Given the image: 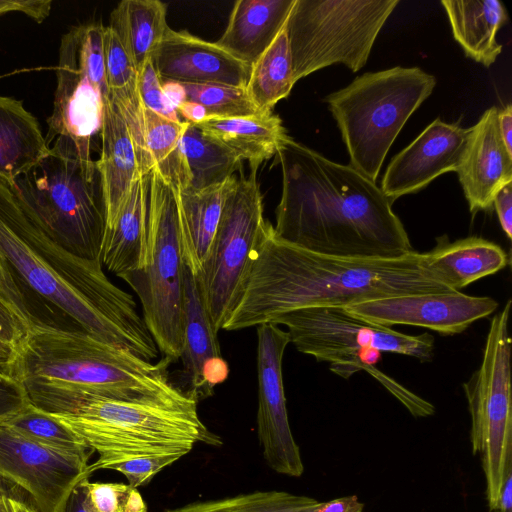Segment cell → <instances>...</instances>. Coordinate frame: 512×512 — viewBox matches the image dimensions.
<instances>
[{
	"mask_svg": "<svg viewBox=\"0 0 512 512\" xmlns=\"http://www.w3.org/2000/svg\"><path fill=\"white\" fill-rule=\"evenodd\" d=\"M176 113L178 116H182L185 122L191 124H198L209 116L206 109L201 104L190 100H185L180 104L176 109Z\"/></svg>",
	"mask_w": 512,
	"mask_h": 512,
	"instance_id": "obj_46",
	"label": "cell"
},
{
	"mask_svg": "<svg viewBox=\"0 0 512 512\" xmlns=\"http://www.w3.org/2000/svg\"><path fill=\"white\" fill-rule=\"evenodd\" d=\"M10 503L12 512H38L26 502L16 499L15 497L10 496Z\"/></svg>",
	"mask_w": 512,
	"mask_h": 512,
	"instance_id": "obj_52",
	"label": "cell"
},
{
	"mask_svg": "<svg viewBox=\"0 0 512 512\" xmlns=\"http://www.w3.org/2000/svg\"><path fill=\"white\" fill-rule=\"evenodd\" d=\"M181 147L190 174L188 189L202 190L234 176L242 159L231 150L188 123L181 138Z\"/></svg>",
	"mask_w": 512,
	"mask_h": 512,
	"instance_id": "obj_33",
	"label": "cell"
},
{
	"mask_svg": "<svg viewBox=\"0 0 512 512\" xmlns=\"http://www.w3.org/2000/svg\"><path fill=\"white\" fill-rule=\"evenodd\" d=\"M138 82L144 108L150 109L169 120L181 121L164 96L162 81L154 67L152 58L138 71Z\"/></svg>",
	"mask_w": 512,
	"mask_h": 512,
	"instance_id": "obj_38",
	"label": "cell"
},
{
	"mask_svg": "<svg viewBox=\"0 0 512 512\" xmlns=\"http://www.w3.org/2000/svg\"><path fill=\"white\" fill-rule=\"evenodd\" d=\"M282 173L275 235L330 256L396 258L413 251L381 188L288 137L275 154Z\"/></svg>",
	"mask_w": 512,
	"mask_h": 512,
	"instance_id": "obj_2",
	"label": "cell"
},
{
	"mask_svg": "<svg viewBox=\"0 0 512 512\" xmlns=\"http://www.w3.org/2000/svg\"><path fill=\"white\" fill-rule=\"evenodd\" d=\"M470 131L471 127L433 121L392 158L381 182L384 195L393 203L420 191L446 172H457Z\"/></svg>",
	"mask_w": 512,
	"mask_h": 512,
	"instance_id": "obj_17",
	"label": "cell"
},
{
	"mask_svg": "<svg viewBox=\"0 0 512 512\" xmlns=\"http://www.w3.org/2000/svg\"><path fill=\"white\" fill-rule=\"evenodd\" d=\"M237 177L202 190L174 191L185 265L197 275L215 235L225 199Z\"/></svg>",
	"mask_w": 512,
	"mask_h": 512,
	"instance_id": "obj_25",
	"label": "cell"
},
{
	"mask_svg": "<svg viewBox=\"0 0 512 512\" xmlns=\"http://www.w3.org/2000/svg\"><path fill=\"white\" fill-rule=\"evenodd\" d=\"M257 338V433L262 454L276 473L300 477L304 464L290 428L282 376L290 337L279 325L266 322L257 326Z\"/></svg>",
	"mask_w": 512,
	"mask_h": 512,
	"instance_id": "obj_15",
	"label": "cell"
},
{
	"mask_svg": "<svg viewBox=\"0 0 512 512\" xmlns=\"http://www.w3.org/2000/svg\"><path fill=\"white\" fill-rule=\"evenodd\" d=\"M319 503L312 497L270 490L197 501L163 512H315Z\"/></svg>",
	"mask_w": 512,
	"mask_h": 512,
	"instance_id": "obj_34",
	"label": "cell"
},
{
	"mask_svg": "<svg viewBox=\"0 0 512 512\" xmlns=\"http://www.w3.org/2000/svg\"><path fill=\"white\" fill-rule=\"evenodd\" d=\"M51 6V0H0V16L18 12L41 23L50 15Z\"/></svg>",
	"mask_w": 512,
	"mask_h": 512,
	"instance_id": "obj_42",
	"label": "cell"
},
{
	"mask_svg": "<svg viewBox=\"0 0 512 512\" xmlns=\"http://www.w3.org/2000/svg\"><path fill=\"white\" fill-rule=\"evenodd\" d=\"M270 322L284 325L290 343L319 362L330 363V370L348 378L365 370L381 383L416 418L433 415L435 407L394 379L378 370L380 352L431 361L435 342L430 333L408 335L350 313L344 306L299 308L274 317Z\"/></svg>",
	"mask_w": 512,
	"mask_h": 512,
	"instance_id": "obj_7",
	"label": "cell"
},
{
	"mask_svg": "<svg viewBox=\"0 0 512 512\" xmlns=\"http://www.w3.org/2000/svg\"><path fill=\"white\" fill-rule=\"evenodd\" d=\"M194 125L248 161L250 168L257 169L263 161L275 156L289 137L281 118L272 112L238 117L208 116Z\"/></svg>",
	"mask_w": 512,
	"mask_h": 512,
	"instance_id": "obj_26",
	"label": "cell"
},
{
	"mask_svg": "<svg viewBox=\"0 0 512 512\" xmlns=\"http://www.w3.org/2000/svg\"><path fill=\"white\" fill-rule=\"evenodd\" d=\"M101 152L96 160L106 206V227L111 226L134 181L142 175L131 132L116 105L105 102L100 130Z\"/></svg>",
	"mask_w": 512,
	"mask_h": 512,
	"instance_id": "obj_21",
	"label": "cell"
},
{
	"mask_svg": "<svg viewBox=\"0 0 512 512\" xmlns=\"http://www.w3.org/2000/svg\"><path fill=\"white\" fill-rule=\"evenodd\" d=\"M148 179L147 248L139 269L119 276L137 294L144 322L158 350L171 362L183 348V272L174 190L152 168Z\"/></svg>",
	"mask_w": 512,
	"mask_h": 512,
	"instance_id": "obj_9",
	"label": "cell"
},
{
	"mask_svg": "<svg viewBox=\"0 0 512 512\" xmlns=\"http://www.w3.org/2000/svg\"><path fill=\"white\" fill-rule=\"evenodd\" d=\"M0 298L22 319L15 296L7 282L6 273L0 260ZM23 320V319H22ZM24 321V320H23ZM25 323V322H24ZM26 324V323H25ZM28 327V326H27Z\"/></svg>",
	"mask_w": 512,
	"mask_h": 512,
	"instance_id": "obj_49",
	"label": "cell"
},
{
	"mask_svg": "<svg viewBox=\"0 0 512 512\" xmlns=\"http://www.w3.org/2000/svg\"><path fill=\"white\" fill-rule=\"evenodd\" d=\"M28 332L24 321L0 298V344L15 351Z\"/></svg>",
	"mask_w": 512,
	"mask_h": 512,
	"instance_id": "obj_41",
	"label": "cell"
},
{
	"mask_svg": "<svg viewBox=\"0 0 512 512\" xmlns=\"http://www.w3.org/2000/svg\"><path fill=\"white\" fill-rule=\"evenodd\" d=\"M104 59L109 99L123 116L134 140L142 174L153 168L145 144L143 104L139 92L138 71L116 33L105 26Z\"/></svg>",
	"mask_w": 512,
	"mask_h": 512,
	"instance_id": "obj_29",
	"label": "cell"
},
{
	"mask_svg": "<svg viewBox=\"0 0 512 512\" xmlns=\"http://www.w3.org/2000/svg\"><path fill=\"white\" fill-rule=\"evenodd\" d=\"M14 355L15 351L12 348L0 344V369L9 373V369L14 360Z\"/></svg>",
	"mask_w": 512,
	"mask_h": 512,
	"instance_id": "obj_51",
	"label": "cell"
},
{
	"mask_svg": "<svg viewBox=\"0 0 512 512\" xmlns=\"http://www.w3.org/2000/svg\"><path fill=\"white\" fill-rule=\"evenodd\" d=\"M168 358L158 363L86 333L30 330L9 373L31 404L53 415L74 411L94 397L164 403L191 398L169 379Z\"/></svg>",
	"mask_w": 512,
	"mask_h": 512,
	"instance_id": "obj_4",
	"label": "cell"
},
{
	"mask_svg": "<svg viewBox=\"0 0 512 512\" xmlns=\"http://www.w3.org/2000/svg\"><path fill=\"white\" fill-rule=\"evenodd\" d=\"M166 4L158 0H123L112 11L116 33L137 71L152 58L169 26Z\"/></svg>",
	"mask_w": 512,
	"mask_h": 512,
	"instance_id": "obj_30",
	"label": "cell"
},
{
	"mask_svg": "<svg viewBox=\"0 0 512 512\" xmlns=\"http://www.w3.org/2000/svg\"><path fill=\"white\" fill-rule=\"evenodd\" d=\"M147 173L134 181L116 220L105 230L101 263L118 277L141 268L145 262L148 219Z\"/></svg>",
	"mask_w": 512,
	"mask_h": 512,
	"instance_id": "obj_24",
	"label": "cell"
},
{
	"mask_svg": "<svg viewBox=\"0 0 512 512\" xmlns=\"http://www.w3.org/2000/svg\"><path fill=\"white\" fill-rule=\"evenodd\" d=\"M511 300L490 320L481 364L463 384L471 417L474 454H482L486 498L498 500L507 458L512 455Z\"/></svg>",
	"mask_w": 512,
	"mask_h": 512,
	"instance_id": "obj_11",
	"label": "cell"
},
{
	"mask_svg": "<svg viewBox=\"0 0 512 512\" xmlns=\"http://www.w3.org/2000/svg\"><path fill=\"white\" fill-rule=\"evenodd\" d=\"M84 505L88 512H147L137 488L124 483L83 480Z\"/></svg>",
	"mask_w": 512,
	"mask_h": 512,
	"instance_id": "obj_37",
	"label": "cell"
},
{
	"mask_svg": "<svg viewBox=\"0 0 512 512\" xmlns=\"http://www.w3.org/2000/svg\"><path fill=\"white\" fill-rule=\"evenodd\" d=\"M49 150L37 118L23 102L0 95V181L11 183Z\"/></svg>",
	"mask_w": 512,
	"mask_h": 512,
	"instance_id": "obj_27",
	"label": "cell"
},
{
	"mask_svg": "<svg viewBox=\"0 0 512 512\" xmlns=\"http://www.w3.org/2000/svg\"><path fill=\"white\" fill-rule=\"evenodd\" d=\"M496 107L487 109L471 127L457 170L470 212L490 210L497 191L512 182V154L501 137Z\"/></svg>",
	"mask_w": 512,
	"mask_h": 512,
	"instance_id": "obj_20",
	"label": "cell"
},
{
	"mask_svg": "<svg viewBox=\"0 0 512 512\" xmlns=\"http://www.w3.org/2000/svg\"><path fill=\"white\" fill-rule=\"evenodd\" d=\"M29 400L20 382L0 369V422L18 412Z\"/></svg>",
	"mask_w": 512,
	"mask_h": 512,
	"instance_id": "obj_40",
	"label": "cell"
},
{
	"mask_svg": "<svg viewBox=\"0 0 512 512\" xmlns=\"http://www.w3.org/2000/svg\"><path fill=\"white\" fill-rule=\"evenodd\" d=\"M498 125L506 149L512 154V106L508 104L498 111Z\"/></svg>",
	"mask_w": 512,
	"mask_h": 512,
	"instance_id": "obj_47",
	"label": "cell"
},
{
	"mask_svg": "<svg viewBox=\"0 0 512 512\" xmlns=\"http://www.w3.org/2000/svg\"><path fill=\"white\" fill-rule=\"evenodd\" d=\"M257 168L237 177L228 193L208 253L196 275L207 313L218 333L236 307L267 220Z\"/></svg>",
	"mask_w": 512,
	"mask_h": 512,
	"instance_id": "obj_12",
	"label": "cell"
},
{
	"mask_svg": "<svg viewBox=\"0 0 512 512\" xmlns=\"http://www.w3.org/2000/svg\"><path fill=\"white\" fill-rule=\"evenodd\" d=\"M0 512H12L10 496L0 488Z\"/></svg>",
	"mask_w": 512,
	"mask_h": 512,
	"instance_id": "obj_53",
	"label": "cell"
},
{
	"mask_svg": "<svg viewBox=\"0 0 512 512\" xmlns=\"http://www.w3.org/2000/svg\"><path fill=\"white\" fill-rule=\"evenodd\" d=\"M506 237H512V182L502 186L494 196L493 204Z\"/></svg>",
	"mask_w": 512,
	"mask_h": 512,
	"instance_id": "obj_43",
	"label": "cell"
},
{
	"mask_svg": "<svg viewBox=\"0 0 512 512\" xmlns=\"http://www.w3.org/2000/svg\"><path fill=\"white\" fill-rule=\"evenodd\" d=\"M162 89L168 104L176 111L180 104L186 99V92L183 85L179 82H162Z\"/></svg>",
	"mask_w": 512,
	"mask_h": 512,
	"instance_id": "obj_48",
	"label": "cell"
},
{
	"mask_svg": "<svg viewBox=\"0 0 512 512\" xmlns=\"http://www.w3.org/2000/svg\"><path fill=\"white\" fill-rule=\"evenodd\" d=\"M152 61L162 82L216 83L246 88L251 71V66L233 57L216 42L170 27Z\"/></svg>",
	"mask_w": 512,
	"mask_h": 512,
	"instance_id": "obj_18",
	"label": "cell"
},
{
	"mask_svg": "<svg viewBox=\"0 0 512 512\" xmlns=\"http://www.w3.org/2000/svg\"><path fill=\"white\" fill-rule=\"evenodd\" d=\"M490 512H512V455L507 458L499 497Z\"/></svg>",
	"mask_w": 512,
	"mask_h": 512,
	"instance_id": "obj_44",
	"label": "cell"
},
{
	"mask_svg": "<svg viewBox=\"0 0 512 512\" xmlns=\"http://www.w3.org/2000/svg\"><path fill=\"white\" fill-rule=\"evenodd\" d=\"M53 416L98 454L89 465L91 474L135 458H182L198 443L221 444L200 419L194 399L164 403L94 397L69 414Z\"/></svg>",
	"mask_w": 512,
	"mask_h": 512,
	"instance_id": "obj_6",
	"label": "cell"
},
{
	"mask_svg": "<svg viewBox=\"0 0 512 512\" xmlns=\"http://www.w3.org/2000/svg\"><path fill=\"white\" fill-rule=\"evenodd\" d=\"M179 459L174 455L141 457L114 464L109 469L123 474L131 487L138 488Z\"/></svg>",
	"mask_w": 512,
	"mask_h": 512,
	"instance_id": "obj_39",
	"label": "cell"
},
{
	"mask_svg": "<svg viewBox=\"0 0 512 512\" xmlns=\"http://www.w3.org/2000/svg\"><path fill=\"white\" fill-rule=\"evenodd\" d=\"M104 29L102 24L91 23L73 27L62 36L53 110L47 119L49 147L57 137L66 136L86 159H92V140L100 133L109 99Z\"/></svg>",
	"mask_w": 512,
	"mask_h": 512,
	"instance_id": "obj_13",
	"label": "cell"
},
{
	"mask_svg": "<svg viewBox=\"0 0 512 512\" xmlns=\"http://www.w3.org/2000/svg\"><path fill=\"white\" fill-rule=\"evenodd\" d=\"M144 137L153 168L174 191L189 188L190 174L181 147L185 121H172L144 108Z\"/></svg>",
	"mask_w": 512,
	"mask_h": 512,
	"instance_id": "obj_32",
	"label": "cell"
},
{
	"mask_svg": "<svg viewBox=\"0 0 512 512\" xmlns=\"http://www.w3.org/2000/svg\"><path fill=\"white\" fill-rule=\"evenodd\" d=\"M89 457L56 450L0 423V480L25 492L38 512H65L73 490L91 476Z\"/></svg>",
	"mask_w": 512,
	"mask_h": 512,
	"instance_id": "obj_14",
	"label": "cell"
},
{
	"mask_svg": "<svg viewBox=\"0 0 512 512\" xmlns=\"http://www.w3.org/2000/svg\"><path fill=\"white\" fill-rule=\"evenodd\" d=\"M82 482L73 490L65 512H88L84 505V487Z\"/></svg>",
	"mask_w": 512,
	"mask_h": 512,
	"instance_id": "obj_50",
	"label": "cell"
},
{
	"mask_svg": "<svg viewBox=\"0 0 512 512\" xmlns=\"http://www.w3.org/2000/svg\"><path fill=\"white\" fill-rule=\"evenodd\" d=\"M295 0H238L217 40L225 51L252 66L284 27Z\"/></svg>",
	"mask_w": 512,
	"mask_h": 512,
	"instance_id": "obj_23",
	"label": "cell"
},
{
	"mask_svg": "<svg viewBox=\"0 0 512 512\" xmlns=\"http://www.w3.org/2000/svg\"><path fill=\"white\" fill-rule=\"evenodd\" d=\"M183 348L180 359L189 389L197 403L213 394L229 374L221 356L217 333L207 313L196 275L185 265L183 272Z\"/></svg>",
	"mask_w": 512,
	"mask_h": 512,
	"instance_id": "obj_19",
	"label": "cell"
},
{
	"mask_svg": "<svg viewBox=\"0 0 512 512\" xmlns=\"http://www.w3.org/2000/svg\"><path fill=\"white\" fill-rule=\"evenodd\" d=\"M19 434L50 448L91 457L94 450L53 415L30 402L15 414L0 422Z\"/></svg>",
	"mask_w": 512,
	"mask_h": 512,
	"instance_id": "obj_35",
	"label": "cell"
},
{
	"mask_svg": "<svg viewBox=\"0 0 512 512\" xmlns=\"http://www.w3.org/2000/svg\"><path fill=\"white\" fill-rule=\"evenodd\" d=\"M422 257L415 250L396 258L319 254L281 240L267 221L241 297L222 329L258 326L299 308L450 290L425 270Z\"/></svg>",
	"mask_w": 512,
	"mask_h": 512,
	"instance_id": "obj_3",
	"label": "cell"
},
{
	"mask_svg": "<svg viewBox=\"0 0 512 512\" xmlns=\"http://www.w3.org/2000/svg\"><path fill=\"white\" fill-rule=\"evenodd\" d=\"M435 85V77L419 67L396 66L364 73L327 95L349 165L376 183L394 140Z\"/></svg>",
	"mask_w": 512,
	"mask_h": 512,
	"instance_id": "obj_8",
	"label": "cell"
},
{
	"mask_svg": "<svg viewBox=\"0 0 512 512\" xmlns=\"http://www.w3.org/2000/svg\"><path fill=\"white\" fill-rule=\"evenodd\" d=\"M0 260L29 331L86 333L148 361L158 356L132 295L101 264L60 247L2 181Z\"/></svg>",
	"mask_w": 512,
	"mask_h": 512,
	"instance_id": "obj_1",
	"label": "cell"
},
{
	"mask_svg": "<svg viewBox=\"0 0 512 512\" xmlns=\"http://www.w3.org/2000/svg\"><path fill=\"white\" fill-rule=\"evenodd\" d=\"M20 205L68 253L101 264L106 206L96 160L72 139L57 137L49 153L7 184Z\"/></svg>",
	"mask_w": 512,
	"mask_h": 512,
	"instance_id": "obj_5",
	"label": "cell"
},
{
	"mask_svg": "<svg viewBox=\"0 0 512 512\" xmlns=\"http://www.w3.org/2000/svg\"><path fill=\"white\" fill-rule=\"evenodd\" d=\"M286 24V23H285ZM293 66L286 26L251 66L246 90L261 113H270L288 97L294 84Z\"/></svg>",
	"mask_w": 512,
	"mask_h": 512,
	"instance_id": "obj_31",
	"label": "cell"
},
{
	"mask_svg": "<svg viewBox=\"0 0 512 512\" xmlns=\"http://www.w3.org/2000/svg\"><path fill=\"white\" fill-rule=\"evenodd\" d=\"M455 40L467 57L489 67L502 51L496 40L508 14L498 0H442Z\"/></svg>",
	"mask_w": 512,
	"mask_h": 512,
	"instance_id": "obj_28",
	"label": "cell"
},
{
	"mask_svg": "<svg viewBox=\"0 0 512 512\" xmlns=\"http://www.w3.org/2000/svg\"><path fill=\"white\" fill-rule=\"evenodd\" d=\"M498 306L492 297L444 290L358 300L344 307L385 327L417 326L447 336L464 332L474 322L492 315Z\"/></svg>",
	"mask_w": 512,
	"mask_h": 512,
	"instance_id": "obj_16",
	"label": "cell"
},
{
	"mask_svg": "<svg viewBox=\"0 0 512 512\" xmlns=\"http://www.w3.org/2000/svg\"><path fill=\"white\" fill-rule=\"evenodd\" d=\"M422 255L425 270L437 282L455 291L505 269L510 261L501 246L476 236L453 242L441 236L435 247Z\"/></svg>",
	"mask_w": 512,
	"mask_h": 512,
	"instance_id": "obj_22",
	"label": "cell"
},
{
	"mask_svg": "<svg viewBox=\"0 0 512 512\" xmlns=\"http://www.w3.org/2000/svg\"><path fill=\"white\" fill-rule=\"evenodd\" d=\"M186 99L201 104L209 116L238 117L261 113L249 97L246 88L216 83H181Z\"/></svg>",
	"mask_w": 512,
	"mask_h": 512,
	"instance_id": "obj_36",
	"label": "cell"
},
{
	"mask_svg": "<svg viewBox=\"0 0 512 512\" xmlns=\"http://www.w3.org/2000/svg\"><path fill=\"white\" fill-rule=\"evenodd\" d=\"M364 504L356 495L320 502L315 512H363Z\"/></svg>",
	"mask_w": 512,
	"mask_h": 512,
	"instance_id": "obj_45",
	"label": "cell"
},
{
	"mask_svg": "<svg viewBox=\"0 0 512 512\" xmlns=\"http://www.w3.org/2000/svg\"><path fill=\"white\" fill-rule=\"evenodd\" d=\"M399 0H295L286 21L293 78L326 66L362 69Z\"/></svg>",
	"mask_w": 512,
	"mask_h": 512,
	"instance_id": "obj_10",
	"label": "cell"
}]
</instances>
